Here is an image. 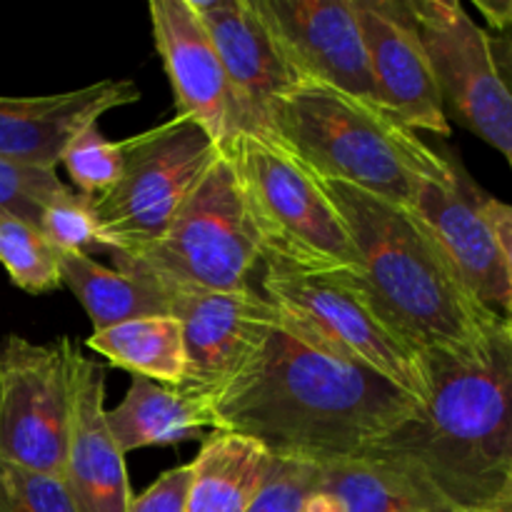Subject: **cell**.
<instances>
[{
	"mask_svg": "<svg viewBox=\"0 0 512 512\" xmlns=\"http://www.w3.org/2000/svg\"><path fill=\"white\" fill-rule=\"evenodd\" d=\"M215 430L275 458L325 465L360 458L423 403L280 315L238 378L210 400Z\"/></svg>",
	"mask_w": 512,
	"mask_h": 512,
	"instance_id": "1",
	"label": "cell"
},
{
	"mask_svg": "<svg viewBox=\"0 0 512 512\" xmlns=\"http://www.w3.org/2000/svg\"><path fill=\"white\" fill-rule=\"evenodd\" d=\"M60 165H65L80 195L103 198L123 178L125 140H108L93 123L70 140Z\"/></svg>",
	"mask_w": 512,
	"mask_h": 512,
	"instance_id": "25",
	"label": "cell"
},
{
	"mask_svg": "<svg viewBox=\"0 0 512 512\" xmlns=\"http://www.w3.org/2000/svg\"><path fill=\"white\" fill-rule=\"evenodd\" d=\"M503 333H505V340H508V350H510V363H512V325L505 323L503 320Z\"/></svg>",
	"mask_w": 512,
	"mask_h": 512,
	"instance_id": "36",
	"label": "cell"
},
{
	"mask_svg": "<svg viewBox=\"0 0 512 512\" xmlns=\"http://www.w3.org/2000/svg\"><path fill=\"white\" fill-rule=\"evenodd\" d=\"M170 315L183 328L185 375L180 393L213 400L248 365L280 318L278 308L253 290H165Z\"/></svg>",
	"mask_w": 512,
	"mask_h": 512,
	"instance_id": "12",
	"label": "cell"
},
{
	"mask_svg": "<svg viewBox=\"0 0 512 512\" xmlns=\"http://www.w3.org/2000/svg\"><path fill=\"white\" fill-rule=\"evenodd\" d=\"M78 353L70 338L38 345L8 335L0 343V460L63 480Z\"/></svg>",
	"mask_w": 512,
	"mask_h": 512,
	"instance_id": "9",
	"label": "cell"
},
{
	"mask_svg": "<svg viewBox=\"0 0 512 512\" xmlns=\"http://www.w3.org/2000/svg\"><path fill=\"white\" fill-rule=\"evenodd\" d=\"M0 512H78L60 478L0 460Z\"/></svg>",
	"mask_w": 512,
	"mask_h": 512,
	"instance_id": "29",
	"label": "cell"
},
{
	"mask_svg": "<svg viewBox=\"0 0 512 512\" xmlns=\"http://www.w3.org/2000/svg\"><path fill=\"white\" fill-rule=\"evenodd\" d=\"M485 190L470 178L460 158L443 150L438 170L420 178L413 215L433 235L465 288L495 318H508L510 288L503 253L483 213Z\"/></svg>",
	"mask_w": 512,
	"mask_h": 512,
	"instance_id": "11",
	"label": "cell"
},
{
	"mask_svg": "<svg viewBox=\"0 0 512 512\" xmlns=\"http://www.w3.org/2000/svg\"><path fill=\"white\" fill-rule=\"evenodd\" d=\"M303 512H348L343 508L340 500H335L333 495L323 493V490H315L308 500H305Z\"/></svg>",
	"mask_w": 512,
	"mask_h": 512,
	"instance_id": "34",
	"label": "cell"
},
{
	"mask_svg": "<svg viewBox=\"0 0 512 512\" xmlns=\"http://www.w3.org/2000/svg\"><path fill=\"white\" fill-rule=\"evenodd\" d=\"M218 155L220 145L180 115L125 140L123 178L93 198L105 250L135 255L158 243Z\"/></svg>",
	"mask_w": 512,
	"mask_h": 512,
	"instance_id": "8",
	"label": "cell"
},
{
	"mask_svg": "<svg viewBox=\"0 0 512 512\" xmlns=\"http://www.w3.org/2000/svg\"><path fill=\"white\" fill-rule=\"evenodd\" d=\"M305 83L378 103L355 0H258Z\"/></svg>",
	"mask_w": 512,
	"mask_h": 512,
	"instance_id": "14",
	"label": "cell"
},
{
	"mask_svg": "<svg viewBox=\"0 0 512 512\" xmlns=\"http://www.w3.org/2000/svg\"><path fill=\"white\" fill-rule=\"evenodd\" d=\"M113 258L115 268L140 270L165 290L258 288L253 275L263 263V250L228 150L220 148L213 168L158 243L143 253H113Z\"/></svg>",
	"mask_w": 512,
	"mask_h": 512,
	"instance_id": "6",
	"label": "cell"
},
{
	"mask_svg": "<svg viewBox=\"0 0 512 512\" xmlns=\"http://www.w3.org/2000/svg\"><path fill=\"white\" fill-rule=\"evenodd\" d=\"M318 180L358 248L360 280L420 353L478 355L493 343L503 320L475 300L413 213L350 185Z\"/></svg>",
	"mask_w": 512,
	"mask_h": 512,
	"instance_id": "3",
	"label": "cell"
},
{
	"mask_svg": "<svg viewBox=\"0 0 512 512\" xmlns=\"http://www.w3.org/2000/svg\"><path fill=\"white\" fill-rule=\"evenodd\" d=\"M138 100L140 88L133 80H98L68 93L35 98L0 95V160L55 170L80 130Z\"/></svg>",
	"mask_w": 512,
	"mask_h": 512,
	"instance_id": "17",
	"label": "cell"
},
{
	"mask_svg": "<svg viewBox=\"0 0 512 512\" xmlns=\"http://www.w3.org/2000/svg\"><path fill=\"white\" fill-rule=\"evenodd\" d=\"M270 135L323 180L350 185L413 213L420 178L440 168L430 148L380 105L305 83L280 100Z\"/></svg>",
	"mask_w": 512,
	"mask_h": 512,
	"instance_id": "4",
	"label": "cell"
},
{
	"mask_svg": "<svg viewBox=\"0 0 512 512\" xmlns=\"http://www.w3.org/2000/svg\"><path fill=\"white\" fill-rule=\"evenodd\" d=\"M68 190L55 170L0 160V213L18 215L38 225L43 210Z\"/></svg>",
	"mask_w": 512,
	"mask_h": 512,
	"instance_id": "27",
	"label": "cell"
},
{
	"mask_svg": "<svg viewBox=\"0 0 512 512\" xmlns=\"http://www.w3.org/2000/svg\"><path fill=\"white\" fill-rule=\"evenodd\" d=\"M405 512H428V510H405Z\"/></svg>",
	"mask_w": 512,
	"mask_h": 512,
	"instance_id": "37",
	"label": "cell"
},
{
	"mask_svg": "<svg viewBox=\"0 0 512 512\" xmlns=\"http://www.w3.org/2000/svg\"><path fill=\"white\" fill-rule=\"evenodd\" d=\"M155 48L175 93L180 118L198 125L213 143L235 135V100L223 60L190 0L150 3Z\"/></svg>",
	"mask_w": 512,
	"mask_h": 512,
	"instance_id": "16",
	"label": "cell"
},
{
	"mask_svg": "<svg viewBox=\"0 0 512 512\" xmlns=\"http://www.w3.org/2000/svg\"><path fill=\"white\" fill-rule=\"evenodd\" d=\"M318 470V490L340 500L348 512H433L408 480L370 460H338L318 465Z\"/></svg>",
	"mask_w": 512,
	"mask_h": 512,
	"instance_id": "23",
	"label": "cell"
},
{
	"mask_svg": "<svg viewBox=\"0 0 512 512\" xmlns=\"http://www.w3.org/2000/svg\"><path fill=\"white\" fill-rule=\"evenodd\" d=\"M483 213L485 218H488L490 228H493L495 240H498L500 245V253H503L505 275H508V288H510V308H508V318H505V323L512 325V205L485 193Z\"/></svg>",
	"mask_w": 512,
	"mask_h": 512,
	"instance_id": "31",
	"label": "cell"
},
{
	"mask_svg": "<svg viewBox=\"0 0 512 512\" xmlns=\"http://www.w3.org/2000/svg\"><path fill=\"white\" fill-rule=\"evenodd\" d=\"M448 120L505 155L512 170V90L490 53L488 30L455 0H408Z\"/></svg>",
	"mask_w": 512,
	"mask_h": 512,
	"instance_id": "10",
	"label": "cell"
},
{
	"mask_svg": "<svg viewBox=\"0 0 512 512\" xmlns=\"http://www.w3.org/2000/svg\"><path fill=\"white\" fill-rule=\"evenodd\" d=\"M228 75L235 133L270 135L275 105L305 85L258 0H190Z\"/></svg>",
	"mask_w": 512,
	"mask_h": 512,
	"instance_id": "13",
	"label": "cell"
},
{
	"mask_svg": "<svg viewBox=\"0 0 512 512\" xmlns=\"http://www.w3.org/2000/svg\"><path fill=\"white\" fill-rule=\"evenodd\" d=\"M270 453L255 440L213 430L193 460L185 512H248Z\"/></svg>",
	"mask_w": 512,
	"mask_h": 512,
	"instance_id": "21",
	"label": "cell"
},
{
	"mask_svg": "<svg viewBox=\"0 0 512 512\" xmlns=\"http://www.w3.org/2000/svg\"><path fill=\"white\" fill-rule=\"evenodd\" d=\"M480 512H512V500H505V503H500V505H493V508H488V510H480Z\"/></svg>",
	"mask_w": 512,
	"mask_h": 512,
	"instance_id": "35",
	"label": "cell"
},
{
	"mask_svg": "<svg viewBox=\"0 0 512 512\" xmlns=\"http://www.w3.org/2000/svg\"><path fill=\"white\" fill-rule=\"evenodd\" d=\"M260 268L255 285L290 325L380 373L418 403L428 400L425 355L390 323L358 273H305L275 263Z\"/></svg>",
	"mask_w": 512,
	"mask_h": 512,
	"instance_id": "7",
	"label": "cell"
},
{
	"mask_svg": "<svg viewBox=\"0 0 512 512\" xmlns=\"http://www.w3.org/2000/svg\"><path fill=\"white\" fill-rule=\"evenodd\" d=\"M93 353L110 365L138 378H148L165 388H178L185 375L183 328L173 315L125 320L108 330L90 333L85 340Z\"/></svg>",
	"mask_w": 512,
	"mask_h": 512,
	"instance_id": "22",
	"label": "cell"
},
{
	"mask_svg": "<svg viewBox=\"0 0 512 512\" xmlns=\"http://www.w3.org/2000/svg\"><path fill=\"white\" fill-rule=\"evenodd\" d=\"M0 265L15 288L45 295L63 288L58 253L43 230L18 215L0 213Z\"/></svg>",
	"mask_w": 512,
	"mask_h": 512,
	"instance_id": "24",
	"label": "cell"
},
{
	"mask_svg": "<svg viewBox=\"0 0 512 512\" xmlns=\"http://www.w3.org/2000/svg\"><path fill=\"white\" fill-rule=\"evenodd\" d=\"M63 483L78 512H130L125 455L105 410V368L78 353L73 370V428Z\"/></svg>",
	"mask_w": 512,
	"mask_h": 512,
	"instance_id": "18",
	"label": "cell"
},
{
	"mask_svg": "<svg viewBox=\"0 0 512 512\" xmlns=\"http://www.w3.org/2000/svg\"><path fill=\"white\" fill-rule=\"evenodd\" d=\"M60 280L80 300L93 333L150 315H170L163 285L133 268H105L85 253H58Z\"/></svg>",
	"mask_w": 512,
	"mask_h": 512,
	"instance_id": "20",
	"label": "cell"
},
{
	"mask_svg": "<svg viewBox=\"0 0 512 512\" xmlns=\"http://www.w3.org/2000/svg\"><path fill=\"white\" fill-rule=\"evenodd\" d=\"M220 148L238 168L263 263L305 273H360L358 248L340 210L278 138L235 133Z\"/></svg>",
	"mask_w": 512,
	"mask_h": 512,
	"instance_id": "5",
	"label": "cell"
},
{
	"mask_svg": "<svg viewBox=\"0 0 512 512\" xmlns=\"http://www.w3.org/2000/svg\"><path fill=\"white\" fill-rule=\"evenodd\" d=\"M475 8L483 13L493 33L512 28V0H475Z\"/></svg>",
	"mask_w": 512,
	"mask_h": 512,
	"instance_id": "33",
	"label": "cell"
},
{
	"mask_svg": "<svg viewBox=\"0 0 512 512\" xmlns=\"http://www.w3.org/2000/svg\"><path fill=\"white\" fill-rule=\"evenodd\" d=\"M488 38L495 65H498L500 75H503V80L512 90V28L498 30V33H488Z\"/></svg>",
	"mask_w": 512,
	"mask_h": 512,
	"instance_id": "32",
	"label": "cell"
},
{
	"mask_svg": "<svg viewBox=\"0 0 512 512\" xmlns=\"http://www.w3.org/2000/svg\"><path fill=\"white\" fill-rule=\"evenodd\" d=\"M428 400L360 458L408 480L433 512L512 500V363L503 323L478 355L423 353Z\"/></svg>",
	"mask_w": 512,
	"mask_h": 512,
	"instance_id": "2",
	"label": "cell"
},
{
	"mask_svg": "<svg viewBox=\"0 0 512 512\" xmlns=\"http://www.w3.org/2000/svg\"><path fill=\"white\" fill-rule=\"evenodd\" d=\"M108 428L120 453L128 455L188 443L203 428L215 430V415L210 400L133 375L123 403L108 410Z\"/></svg>",
	"mask_w": 512,
	"mask_h": 512,
	"instance_id": "19",
	"label": "cell"
},
{
	"mask_svg": "<svg viewBox=\"0 0 512 512\" xmlns=\"http://www.w3.org/2000/svg\"><path fill=\"white\" fill-rule=\"evenodd\" d=\"M190 480H193V460L165 470L148 490L133 495L130 512H185Z\"/></svg>",
	"mask_w": 512,
	"mask_h": 512,
	"instance_id": "30",
	"label": "cell"
},
{
	"mask_svg": "<svg viewBox=\"0 0 512 512\" xmlns=\"http://www.w3.org/2000/svg\"><path fill=\"white\" fill-rule=\"evenodd\" d=\"M320 470L315 463L270 455L258 493L248 512H303L305 500L318 490Z\"/></svg>",
	"mask_w": 512,
	"mask_h": 512,
	"instance_id": "28",
	"label": "cell"
},
{
	"mask_svg": "<svg viewBox=\"0 0 512 512\" xmlns=\"http://www.w3.org/2000/svg\"><path fill=\"white\" fill-rule=\"evenodd\" d=\"M38 228L53 245L55 253H85L105 250L103 230H100L95 200L68 190L55 198L40 215Z\"/></svg>",
	"mask_w": 512,
	"mask_h": 512,
	"instance_id": "26",
	"label": "cell"
},
{
	"mask_svg": "<svg viewBox=\"0 0 512 512\" xmlns=\"http://www.w3.org/2000/svg\"><path fill=\"white\" fill-rule=\"evenodd\" d=\"M380 108L413 133L450 138L438 80L408 0H355Z\"/></svg>",
	"mask_w": 512,
	"mask_h": 512,
	"instance_id": "15",
	"label": "cell"
}]
</instances>
